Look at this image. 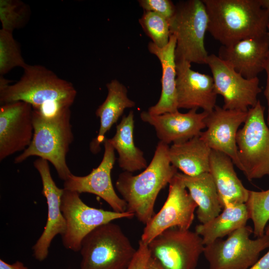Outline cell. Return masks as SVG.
<instances>
[{
    "instance_id": "1",
    "label": "cell",
    "mask_w": 269,
    "mask_h": 269,
    "mask_svg": "<svg viewBox=\"0 0 269 269\" xmlns=\"http://www.w3.org/2000/svg\"><path fill=\"white\" fill-rule=\"evenodd\" d=\"M23 70L21 78L14 84L0 76V105L22 101L45 116L70 108L77 95L71 83L42 65L27 64Z\"/></svg>"
},
{
    "instance_id": "2",
    "label": "cell",
    "mask_w": 269,
    "mask_h": 269,
    "mask_svg": "<svg viewBox=\"0 0 269 269\" xmlns=\"http://www.w3.org/2000/svg\"><path fill=\"white\" fill-rule=\"evenodd\" d=\"M169 148L159 141L150 163L142 172L134 175L124 171L116 182L117 190L127 204V211L145 225L155 214L154 204L159 192L177 172L170 162Z\"/></svg>"
},
{
    "instance_id": "3",
    "label": "cell",
    "mask_w": 269,
    "mask_h": 269,
    "mask_svg": "<svg viewBox=\"0 0 269 269\" xmlns=\"http://www.w3.org/2000/svg\"><path fill=\"white\" fill-rule=\"evenodd\" d=\"M208 31L223 46L268 32L269 16L259 0H202Z\"/></svg>"
},
{
    "instance_id": "4",
    "label": "cell",
    "mask_w": 269,
    "mask_h": 269,
    "mask_svg": "<svg viewBox=\"0 0 269 269\" xmlns=\"http://www.w3.org/2000/svg\"><path fill=\"white\" fill-rule=\"evenodd\" d=\"M70 108L57 114L45 116L33 110L34 132L28 147L15 157L14 163L37 156L50 162L59 177L65 181L72 173L66 162L69 146L74 139Z\"/></svg>"
},
{
    "instance_id": "5",
    "label": "cell",
    "mask_w": 269,
    "mask_h": 269,
    "mask_svg": "<svg viewBox=\"0 0 269 269\" xmlns=\"http://www.w3.org/2000/svg\"><path fill=\"white\" fill-rule=\"evenodd\" d=\"M169 23L170 35L176 40L175 61L206 64L209 54L204 39L208 31V16L203 0L178 1Z\"/></svg>"
},
{
    "instance_id": "6",
    "label": "cell",
    "mask_w": 269,
    "mask_h": 269,
    "mask_svg": "<svg viewBox=\"0 0 269 269\" xmlns=\"http://www.w3.org/2000/svg\"><path fill=\"white\" fill-rule=\"evenodd\" d=\"M80 269H127L136 250L112 222L96 228L82 241Z\"/></svg>"
},
{
    "instance_id": "7",
    "label": "cell",
    "mask_w": 269,
    "mask_h": 269,
    "mask_svg": "<svg viewBox=\"0 0 269 269\" xmlns=\"http://www.w3.org/2000/svg\"><path fill=\"white\" fill-rule=\"evenodd\" d=\"M259 100L248 111L236 142L241 169L249 181L269 177V127Z\"/></svg>"
},
{
    "instance_id": "8",
    "label": "cell",
    "mask_w": 269,
    "mask_h": 269,
    "mask_svg": "<svg viewBox=\"0 0 269 269\" xmlns=\"http://www.w3.org/2000/svg\"><path fill=\"white\" fill-rule=\"evenodd\" d=\"M253 229L245 226L228 236L205 246L203 254L209 269H249L259 260L261 252L269 248V238L265 234L250 238Z\"/></svg>"
},
{
    "instance_id": "9",
    "label": "cell",
    "mask_w": 269,
    "mask_h": 269,
    "mask_svg": "<svg viewBox=\"0 0 269 269\" xmlns=\"http://www.w3.org/2000/svg\"><path fill=\"white\" fill-rule=\"evenodd\" d=\"M61 210L66 229L61 236L64 247L74 252L80 251L84 237L98 226L123 218H133L134 214L126 211L117 212L90 207L80 198L77 192L63 188Z\"/></svg>"
},
{
    "instance_id": "10",
    "label": "cell",
    "mask_w": 269,
    "mask_h": 269,
    "mask_svg": "<svg viewBox=\"0 0 269 269\" xmlns=\"http://www.w3.org/2000/svg\"><path fill=\"white\" fill-rule=\"evenodd\" d=\"M204 245L195 231L168 229L148 244L151 257L164 269H196Z\"/></svg>"
},
{
    "instance_id": "11",
    "label": "cell",
    "mask_w": 269,
    "mask_h": 269,
    "mask_svg": "<svg viewBox=\"0 0 269 269\" xmlns=\"http://www.w3.org/2000/svg\"><path fill=\"white\" fill-rule=\"evenodd\" d=\"M196 208L197 204L177 172L169 183L166 201L159 211L145 224L140 241L148 245L159 234L170 228L189 229Z\"/></svg>"
},
{
    "instance_id": "12",
    "label": "cell",
    "mask_w": 269,
    "mask_h": 269,
    "mask_svg": "<svg viewBox=\"0 0 269 269\" xmlns=\"http://www.w3.org/2000/svg\"><path fill=\"white\" fill-rule=\"evenodd\" d=\"M206 64L211 71L216 93L223 98L224 109L248 112L256 105L262 92L258 77L244 78L213 54L209 55Z\"/></svg>"
},
{
    "instance_id": "13",
    "label": "cell",
    "mask_w": 269,
    "mask_h": 269,
    "mask_svg": "<svg viewBox=\"0 0 269 269\" xmlns=\"http://www.w3.org/2000/svg\"><path fill=\"white\" fill-rule=\"evenodd\" d=\"M34 132L33 108L17 101L0 107V160L24 151L30 144Z\"/></svg>"
},
{
    "instance_id": "14",
    "label": "cell",
    "mask_w": 269,
    "mask_h": 269,
    "mask_svg": "<svg viewBox=\"0 0 269 269\" xmlns=\"http://www.w3.org/2000/svg\"><path fill=\"white\" fill-rule=\"evenodd\" d=\"M104 153L101 162L97 168L86 176L71 174L64 182V189L79 194L89 193L95 194L105 201L117 212L127 211V204L116 192L112 181L111 171L116 160L115 149L109 138L104 142Z\"/></svg>"
},
{
    "instance_id": "15",
    "label": "cell",
    "mask_w": 269,
    "mask_h": 269,
    "mask_svg": "<svg viewBox=\"0 0 269 269\" xmlns=\"http://www.w3.org/2000/svg\"><path fill=\"white\" fill-rule=\"evenodd\" d=\"M247 116L248 112L226 110L216 105L208 113L205 119L206 130L199 135L211 150L229 156L240 170L236 137L239 128Z\"/></svg>"
},
{
    "instance_id": "16",
    "label": "cell",
    "mask_w": 269,
    "mask_h": 269,
    "mask_svg": "<svg viewBox=\"0 0 269 269\" xmlns=\"http://www.w3.org/2000/svg\"><path fill=\"white\" fill-rule=\"evenodd\" d=\"M33 165L40 176L42 194L46 199L48 208L47 220L44 231L32 247L35 259L41 262L46 259L54 238L58 234L62 236L66 231V222L61 210L64 189L58 188L54 181L48 161L38 158L33 162Z\"/></svg>"
},
{
    "instance_id": "17",
    "label": "cell",
    "mask_w": 269,
    "mask_h": 269,
    "mask_svg": "<svg viewBox=\"0 0 269 269\" xmlns=\"http://www.w3.org/2000/svg\"><path fill=\"white\" fill-rule=\"evenodd\" d=\"M177 106L179 109L201 108L211 112L216 106L213 77L191 69V63L176 62Z\"/></svg>"
},
{
    "instance_id": "18",
    "label": "cell",
    "mask_w": 269,
    "mask_h": 269,
    "mask_svg": "<svg viewBox=\"0 0 269 269\" xmlns=\"http://www.w3.org/2000/svg\"><path fill=\"white\" fill-rule=\"evenodd\" d=\"M208 113H198L197 109H193L186 113L178 111L158 115L143 111L140 116L142 121L153 127L160 141L168 145L199 136L206 128L205 119Z\"/></svg>"
},
{
    "instance_id": "19",
    "label": "cell",
    "mask_w": 269,
    "mask_h": 269,
    "mask_svg": "<svg viewBox=\"0 0 269 269\" xmlns=\"http://www.w3.org/2000/svg\"><path fill=\"white\" fill-rule=\"evenodd\" d=\"M269 52V32L220 48L218 56L247 79H253L264 70Z\"/></svg>"
},
{
    "instance_id": "20",
    "label": "cell",
    "mask_w": 269,
    "mask_h": 269,
    "mask_svg": "<svg viewBox=\"0 0 269 269\" xmlns=\"http://www.w3.org/2000/svg\"><path fill=\"white\" fill-rule=\"evenodd\" d=\"M234 163L226 154L211 150L209 173L216 186L222 209L226 207L245 204L249 190L238 178Z\"/></svg>"
},
{
    "instance_id": "21",
    "label": "cell",
    "mask_w": 269,
    "mask_h": 269,
    "mask_svg": "<svg viewBox=\"0 0 269 269\" xmlns=\"http://www.w3.org/2000/svg\"><path fill=\"white\" fill-rule=\"evenodd\" d=\"M176 38L171 34L168 44L164 47L159 48L151 41L148 44V51L159 59L162 68L161 94L157 103L148 108L147 112L151 115L173 113L179 110L176 86Z\"/></svg>"
},
{
    "instance_id": "22",
    "label": "cell",
    "mask_w": 269,
    "mask_h": 269,
    "mask_svg": "<svg viewBox=\"0 0 269 269\" xmlns=\"http://www.w3.org/2000/svg\"><path fill=\"white\" fill-rule=\"evenodd\" d=\"M108 95L104 102L98 108L96 115L100 119V125L96 137L90 143V150L97 154L106 138L105 135L122 115L127 108L135 107V102L128 96L127 88L118 80H113L106 85Z\"/></svg>"
},
{
    "instance_id": "23",
    "label": "cell",
    "mask_w": 269,
    "mask_h": 269,
    "mask_svg": "<svg viewBox=\"0 0 269 269\" xmlns=\"http://www.w3.org/2000/svg\"><path fill=\"white\" fill-rule=\"evenodd\" d=\"M211 149L195 136L186 141L172 144L169 148L171 164L182 173L194 176L209 172Z\"/></svg>"
},
{
    "instance_id": "24",
    "label": "cell",
    "mask_w": 269,
    "mask_h": 269,
    "mask_svg": "<svg viewBox=\"0 0 269 269\" xmlns=\"http://www.w3.org/2000/svg\"><path fill=\"white\" fill-rule=\"evenodd\" d=\"M192 199L197 205V217L205 224L218 216L222 208L217 190L209 172L188 176L178 172Z\"/></svg>"
},
{
    "instance_id": "25",
    "label": "cell",
    "mask_w": 269,
    "mask_h": 269,
    "mask_svg": "<svg viewBox=\"0 0 269 269\" xmlns=\"http://www.w3.org/2000/svg\"><path fill=\"white\" fill-rule=\"evenodd\" d=\"M134 114L133 111L123 117L116 127V132L109 141L119 155V166L125 171L133 173L146 168L143 153L136 146L134 139Z\"/></svg>"
},
{
    "instance_id": "26",
    "label": "cell",
    "mask_w": 269,
    "mask_h": 269,
    "mask_svg": "<svg viewBox=\"0 0 269 269\" xmlns=\"http://www.w3.org/2000/svg\"><path fill=\"white\" fill-rule=\"evenodd\" d=\"M249 219L245 204L231 205L224 208L221 213L210 221L197 225L195 232L206 246L246 226Z\"/></svg>"
},
{
    "instance_id": "27",
    "label": "cell",
    "mask_w": 269,
    "mask_h": 269,
    "mask_svg": "<svg viewBox=\"0 0 269 269\" xmlns=\"http://www.w3.org/2000/svg\"><path fill=\"white\" fill-rule=\"evenodd\" d=\"M245 204L249 219L253 222V234L256 237L263 236L269 221V189L262 191L249 190Z\"/></svg>"
},
{
    "instance_id": "28",
    "label": "cell",
    "mask_w": 269,
    "mask_h": 269,
    "mask_svg": "<svg viewBox=\"0 0 269 269\" xmlns=\"http://www.w3.org/2000/svg\"><path fill=\"white\" fill-rule=\"evenodd\" d=\"M20 52L18 43L12 32L0 30V76L7 74L13 68L26 66Z\"/></svg>"
},
{
    "instance_id": "29",
    "label": "cell",
    "mask_w": 269,
    "mask_h": 269,
    "mask_svg": "<svg viewBox=\"0 0 269 269\" xmlns=\"http://www.w3.org/2000/svg\"><path fill=\"white\" fill-rule=\"evenodd\" d=\"M138 21L145 34L155 45L162 48L168 44L170 32L167 19L157 13L144 10Z\"/></svg>"
},
{
    "instance_id": "30",
    "label": "cell",
    "mask_w": 269,
    "mask_h": 269,
    "mask_svg": "<svg viewBox=\"0 0 269 269\" xmlns=\"http://www.w3.org/2000/svg\"><path fill=\"white\" fill-rule=\"evenodd\" d=\"M28 11L26 5L17 0H0V20L2 29L12 32L26 22Z\"/></svg>"
},
{
    "instance_id": "31",
    "label": "cell",
    "mask_w": 269,
    "mask_h": 269,
    "mask_svg": "<svg viewBox=\"0 0 269 269\" xmlns=\"http://www.w3.org/2000/svg\"><path fill=\"white\" fill-rule=\"evenodd\" d=\"M138 2L144 10L157 13L168 20L175 11V4L170 0H139Z\"/></svg>"
},
{
    "instance_id": "32",
    "label": "cell",
    "mask_w": 269,
    "mask_h": 269,
    "mask_svg": "<svg viewBox=\"0 0 269 269\" xmlns=\"http://www.w3.org/2000/svg\"><path fill=\"white\" fill-rule=\"evenodd\" d=\"M150 257L148 245L140 240L136 253L127 269H145Z\"/></svg>"
},
{
    "instance_id": "33",
    "label": "cell",
    "mask_w": 269,
    "mask_h": 269,
    "mask_svg": "<svg viewBox=\"0 0 269 269\" xmlns=\"http://www.w3.org/2000/svg\"><path fill=\"white\" fill-rule=\"evenodd\" d=\"M264 70L266 71L267 75V81L266 88L264 91V95L267 101L268 104V116L267 119V123L269 127V52L267 56L265 63L264 65Z\"/></svg>"
},
{
    "instance_id": "34",
    "label": "cell",
    "mask_w": 269,
    "mask_h": 269,
    "mask_svg": "<svg viewBox=\"0 0 269 269\" xmlns=\"http://www.w3.org/2000/svg\"><path fill=\"white\" fill-rule=\"evenodd\" d=\"M249 269H269V248L268 251Z\"/></svg>"
},
{
    "instance_id": "35",
    "label": "cell",
    "mask_w": 269,
    "mask_h": 269,
    "mask_svg": "<svg viewBox=\"0 0 269 269\" xmlns=\"http://www.w3.org/2000/svg\"><path fill=\"white\" fill-rule=\"evenodd\" d=\"M0 269H28L20 262L16 261L12 264H9L2 260H0Z\"/></svg>"
},
{
    "instance_id": "36",
    "label": "cell",
    "mask_w": 269,
    "mask_h": 269,
    "mask_svg": "<svg viewBox=\"0 0 269 269\" xmlns=\"http://www.w3.org/2000/svg\"><path fill=\"white\" fill-rule=\"evenodd\" d=\"M145 269H164L153 258L150 257Z\"/></svg>"
},
{
    "instance_id": "37",
    "label": "cell",
    "mask_w": 269,
    "mask_h": 269,
    "mask_svg": "<svg viewBox=\"0 0 269 269\" xmlns=\"http://www.w3.org/2000/svg\"><path fill=\"white\" fill-rule=\"evenodd\" d=\"M261 7L267 12L269 16V0H259Z\"/></svg>"
},
{
    "instance_id": "38",
    "label": "cell",
    "mask_w": 269,
    "mask_h": 269,
    "mask_svg": "<svg viewBox=\"0 0 269 269\" xmlns=\"http://www.w3.org/2000/svg\"><path fill=\"white\" fill-rule=\"evenodd\" d=\"M265 235H267L269 238V225L268 228L266 229L265 231Z\"/></svg>"
},
{
    "instance_id": "39",
    "label": "cell",
    "mask_w": 269,
    "mask_h": 269,
    "mask_svg": "<svg viewBox=\"0 0 269 269\" xmlns=\"http://www.w3.org/2000/svg\"><path fill=\"white\" fill-rule=\"evenodd\" d=\"M268 31L269 32V23H268Z\"/></svg>"
}]
</instances>
